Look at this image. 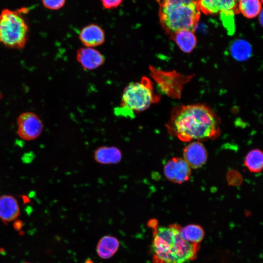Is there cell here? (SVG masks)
<instances>
[{
	"instance_id": "9",
	"label": "cell",
	"mask_w": 263,
	"mask_h": 263,
	"mask_svg": "<svg viewBox=\"0 0 263 263\" xmlns=\"http://www.w3.org/2000/svg\"><path fill=\"white\" fill-rule=\"evenodd\" d=\"M239 0H199L201 12L207 15L239 14Z\"/></svg>"
},
{
	"instance_id": "4",
	"label": "cell",
	"mask_w": 263,
	"mask_h": 263,
	"mask_svg": "<svg viewBox=\"0 0 263 263\" xmlns=\"http://www.w3.org/2000/svg\"><path fill=\"white\" fill-rule=\"evenodd\" d=\"M152 80L143 76L139 81L131 82L124 88L117 112L120 115L131 117L158 103L160 96L154 90Z\"/></svg>"
},
{
	"instance_id": "26",
	"label": "cell",
	"mask_w": 263,
	"mask_h": 263,
	"mask_svg": "<svg viewBox=\"0 0 263 263\" xmlns=\"http://www.w3.org/2000/svg\"></svg>"
},
{
	"instance_id": "8",
	"label": "cell",
	"mask_w": 263,
	"mask_h": 263,
	"mask_svg": "<svg viewBox=\"0 0 263 263\" xmlns=\"http://www.w3.org/2000/svg\"><path fill=\"white\" fill-rule=\"evenodd\" d=\"M164 173L170 181L182 184L189 180L191 168L184 159L174 157L169 160L164 166Z\"/></svg>"
},
{
	"instance_id": "24",
	"label": "cell",
	"mask_w": 263,
	"mask_h": 263,
	"mask_svg": "<svg viewBox=\"0 0 263 263\" xmlns=\"http://www.w3.org/2000/svg\"><path fill=\"white\" fill-rule=\"evenodd\" d=\"M84 263H94L92 260L87 259V260H86Z\"/></svg>"
},
{
	"instance_id": "21",
	"label": "cell",
	"mask_w": 263,
	"mask_h": 263,
	"mask_svg": "<svg viewBox=\"0 0 263 263\" xmlns=\"http://www.w3.org/2000/svg\"><path fill=\"white\" fill-rule=\"evenodd\" d=\"M66 0H42L45 7L50 10H58L65 4Z\"/></svg>"
},
{
	"instance_id": "16",
	"label": "cell",
	"mask_w": 263,
	"mask_h": 263,
	"mask_svg": "<svg viewBox=\"0 0 263 263\" xmlns=\"http://www.w3.org/2000/svg\"><path fill=\"white\" fill-rule=\"evenodd\" d=\"M94 157L96 161L99 163L116 164L121 160L122 154L116 147H101L96 150Z\"/></svg>"
},
{
	"instance_id": "13",
	"label": "cell",
	"mask_w": 263,
	"mask_h": 263,
	"mask_svg": "<svg viewBox=\"0 0 263 263\" xmlns=\"http://www.w3.org/2000/svg\"><path fill=\"white\" fill-rule=\"evenodd\" d=\"M20 214L17 199L10 195L0 196V219L8 223L16 219Z\"/></svg>"
},
{
	"instance_id": "1",
	"label": "cell",
	"mask_w": 263,
	"mask_h": 263,
	"mask_svg": "<svg viewBox=\"0 0 263 263\" xmlns=\"http://www.w3.org/2000/svg\"><path fill=\"white\" fill-rule=\"evenodd\" d=\"M220 124L211 107L199 103L174 107L166 126L170 134L187 142L216 138L220 134Z\"/></svg>"
},
{
	"instance_id": "18",
	"label": "cell",
	"mask_w": 263,
	"mask_h": 263,
	"mask_svg": "<svg viewBox=\"0 0 263 263\" xmlns=\"http://www.w3.org/2000/svg\"><path fill=\"white\" fill-rule=\"evenodd\" d=\"M230 51L232 56L237 60L244 61L248 59L252 54V48L247 41L239 39L231 44Z\"/></svg>"
},
{
	"instance_id": "3",
	"label": "cell",
	"mask_w": 263,
	"mask_h": 263,
	"mask_svg": "<svg viewBox=\"0 0 263 263\" xmlns=\"http://www.w3.org/2000/svg\"><path fill=\"white\" fill-rule=\"evenodd\" d=\"M159 2L160 23L169 38L183 30L194 32L201 16L199 0H161Z\"/></svg>"
},
{
	"instance_id": "6",
	"label": "cell",
	"mask_w": 263,
	"mask_h": 263,
	"mask_svg": "<svg viewBox=\"0 0 263 263\" xmlns=\"http://www.w3.org/2000/svg\"><path fill=\"white\" fill-rule=\"evenodd\" d=\"M149 70L150 76L160 91L174 98L181 97L184 86L193 76L185 75L175 71H164L151 65L150 66Z\"/></svg>"
},
{
	"instance_id": "10",
	"label": "cell",
	"mask_w": 263,
	"mask_h": 263,
	"mask_svg": "<svg viewBox=\"0 0 263 263\" xmlns=\"http://www.w3.org/2000/svg\"><path fill=\"white\" fill-rule=\"evenodd\" d=\"M76 58L83 69L95 70L102 66L105 61L104 56L94 48L83 47L76 52Z\"/></svg>"
},
{
	"instance_id": "2",
	"label": "cell",
	"mask_w": 263,
	"mask_h": 263,
	"mask_svg": "<svg viewBox=\"0 0 263 263\" xmlns=\"http://www.w3.org/2000/svg\"><path fill=\"white\" fill-rule=\"evenodd\" d=\"M179 227L172 224L155 229L151 245L154 263H187L196 257L198 244L184 240Z\"/></svg>"
},
{
	"instance_id": "14",
	"label": "cell",
	"mask_w": 263,
	"mask_h": 263,
	"mask_svg": "<svg viewBox=\"0 0 263 263\" xmlns=\"http://www.w3.org/2000/svg\"><path fill=\"white\" fill-rule=\"evenodd\" d=\"M180 50L186 53H191L197 45V38L193 31L183 30L175 33L170 38Z\"/></svg>"
},
{
	"instance_id": "23",
	"label": "cell",
	"mask_w": 263,
	"mask_h": 263,
	"mask_svg": "<svg viewBox=\"0 0 263 263\" xmlns=\"http://www.w3.org/2000/svg\"><path fill=\"white\" fill-rule=\"evenodd\" d=\"M259 17V21L261 26L263 25V10L260 11V13L258 15Z\"/></svg>"
},
{
	"instance_id": "25",
	"label": "cell",
	"mask_w": 263,
	"mask_h": 263,
	"mask_svg": "<svg viewBox=\"0 0 263 263\" xmlns=\"http://www.w3.org/2000/svg\"><path fill=\"white\" fill-rule=\"evenodd\" d=\"M260 1L262 2H263V0H260Z\"/></svg>"
},
{
	"instance_id": "11",
	"label": "cell",
	"mask_w": 263,
	"mask_h": 263,
	"mask_svg": "<svg viewBox=\"0 0 263 263\" xmlns=\"http://www.w3.org/2000/svg\"><path fill=\"white\" fill-rule=\"evenodd\" d=\"M184 160L190 168L199 169L206 162L207 153L204 146L199 141L188 144L184 149Z\"/></svg>"
},
{
	"instance_id": "19",
	"label": "cell",
	"mask_w": 263,
	"mask_h": 263,
	"mask_svg": "<svg viewBox=\"0 0 263 263\" xmlns=\"http://www.w3.org/2000/svg\"><path fill=\"white\" fill-rule=\"evenodd\" d=\"M261 3L260 0H239V12L247 19L254 18L262 9Z\"/></svg>"
},
{
	"instance_id": "5",
	"label": "cell",
	"mask_w": 263,
	"mask_h": 263,
	"mask_svg": "<svg viewBox=\"0 0 263 263\" xmlns=\"http://www.w3.org/2000/svg\"><path fill=\"white\" fill-rule=\"evenodd\" d=\"M28 27L19 11L5 9L0 14V43L15 49L24 47Z\"/></svg>"
},
{
	"instance_id": "15",
	"label": "cell",
	"mask_w": 263,
	"mask_h": 263,
	"mask_svg": "<svg viewBox=\"0 0 263 263\" xmlns=\"http://www.w3.org/2000/svg\"><path fill=\"white\" fill-rule=\"evenodd\" d=\"M119 246V243L115 237L109 235L104 236L97 243L96 252L102 259H109L116 252Z\"/></svg>"
},
{
	"instance_id": "7",
	"label": "cell",
	"mask_w": 263,
	"mask_h": 263,
	"mask_svg": "<svg viewBox=\"0 0 263 263\" xmlns=\"http://www.w3.org/2000/svg\"><path fill=\"white\" fill-rule=\"evenodd\" d=\"M17 134L27 141L37 138L42 132L43 124L39 117L32 112H25L17 118Z\"/></svg>"
},
{
	"instance_id": "20",
	"label": "cell",
	"mask_w": 263,
	"mask_h": 263,
	"mask_svg": "<svg viewBox=\"0 0 263 263\" xmlns=\"http://www.w3.org/2000/svg\"><path fill=\"white\" fill-rule=\"evenodd\" d=\"M244 165L251 172L258 173L263 169V152L259 149L250 150L246 155L244 160Z\"/></svg>"
},
{
	"instance_id": "17",
	"label": "cell",
	"mask_w": 263,
	"mask_h": 263,
	"mask_svg": "<svg viewBox=\"0 0 263 263\" xmlns=\"http://www.w3.org/2000/svg\"><path fill=\"white\" fill-rule=\"evenodd\" d=\"M179 233L184 240L197 244L203 240L205 235L203 228L196 224H189L183 227L180 226Z\"/></svg>"
},
{
	"instance_id": "12",
	"label": "cell",
	"mask_w": 263,
	"mask_h": 263,
	"mask_svg": "<svg viewBox=\"0 0 263 263\" xmlns=\"http://www.w3.org/2000/svg\"><path fill=\"white\" fill-rule=\"evenodd\" d=\"M78 38L84 47L94 48L104 43L105 34L100 26L92 23L81 29Z\"/></svg>"
},
{
	"instance_id": "22",
	"label": "cell",
	"mask_w": 263,
	"mask_h": 263,
	"mask_svg": "<svg viewBox=\"0 0 263 263\" xmlns=\"http://www.w3.org/2000/svg\"><path fill=\"white\" fill-rule=\"evenodd\" d=\"M103 7L106 9H112L118 7L123 0H100Z\"/></svg>"
}]
</instances>
